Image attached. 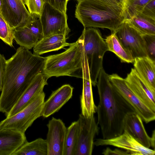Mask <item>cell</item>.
Here are the masks:
<instances>
[{
    "instance_id": "cell-4",
    "label": "cell",
    "mask_w": 155,
    "mask_h": 155,
    "mask_svg": "<svg viewBox=\"0 0 155 155\" xmlns=\"http://www.w3.org/2000/svg\"><path fill=\"white\" fill-rule=\"evenodd\" d=\"M69 47L61 53L45 57L42 73L47 79L64 76L82 78L83 48L81 36Z\"/></svg>"
},
{
    "instance_id": "cell-2",
    "label": "cell",
    "mask_w": 155,
    "mask_h": 155,
    "mask_svg": "<svg viewBox=\"0 0 155 155\" xmlns=\"http://www.w3.org/2000/svg\"><path fill=\"white\" fill-rule=\"evenodd\" d=\"M96 85L99 97L97 106V124L102 138H112L124 132L127 115L135 112L132 107L115 90L103 68L100 70Z\"/></svg>"
},
{
    "instance_id": "cell-17",
    "label": "cell",
    "mask_w": 155,
    "mask_h": 155,
    "mask_svg": "<svg viewBox=\"0 0 155 155\" xmlns=\"http://www.w3.org/2000/svg\"><path fill=\"white\" fill-rule=\"evenodd\" d=\"M73 89L66 84L53 91L44 102L41 116L47 118L58 111L71 98Z\"/></svg>"
},
{
    "instance_id": "cell-25",
    "label": "cell",
    "mask_w": 155,
    "mask_h": 155,
    "mask_svg": "<svg viewBox=\"0 0 155 155\" xmlns=\"http://www.w3.org/2000/svg\"><path fill=\"white\" fill-rule=\"evenodd\" d=\"M79 134L78 120L73 122L67 129L63 155H75Z\"/></svg>"
},
{
    "instance_id": "cell-36",
    "label": "cell",
    "mask_w": 155,
    "mask_h": 155,
    "mask_svg": "<svg viewBox=\"0 0 155 155\" xmlns=\"http://www.w3.org/2000/svg\"><path fill=\"white\" fill-rule=\"evenodd\" d=\"M155 130L152 132V135L150 137L151 147H152L154 150L155 148Z\"/></svg>"
},
{
    "instance_id": "cell-18",
    "label": "cell",
    "mask_w": 155,
    "mask_h": 155,
    "mask_svg": "<svg viewBox=\"0 0 155 155\" xmlns=\"http://www.w3.org/2000/svg\"><path fill=\"white\" fill-rule=\"evenodd\" d=\"M124 130L143 146L150 148V137L146 131L142 119L136 112L130 113L126 116L124 122Z\"/></svg>"
},
{
    "instance_id": "cell-21",
    "label": "cell",
    "mask_w": 155,
    "mask_h": 155,
    "mask_svg": "<svg viewBox=\"0 0 155 155\" xmlns=\"http://www.w3.org/2000/svg\"><path fill=\"white\" fill-rule=\"evenodd\" d=\"M134 68L151 87L155 89V61L148 56L134 58Z\"/></svg>"
},
{
    "instance_id": "cell-22",
    "label": "cell",
    "mask_w": 155,
    "mask_h": 155,
    "mask_svg": "<svg viewBox=\"0 0 155 155\" xmlns=\"http://www.w3.org/2000/svg\"><path fill=\"white\" fill-rule=\"evenodd\" d=\"M125 22L142 35H155V19L141 12Z\"/></svg>"
},
{
    "instance_id": "cell-3",
    "label": "cell",
    "mask_w": 155,
    "mask_h": 155,
    "mask_svg": "<svg viewBox=\"0 0 155 155\" xmlns=\"http://www.w3.org/2000/svg\"><path fill=\"white\" fill-rule=\"evenodd\" d=\"M125 0H81L76 6L75 17L84 28H107L114 32L125 21Z\"/></svg>"
},
{
    "instance_id": "cell-32",
    "label": "cell",
    "mask_w": 155,
    "mask_h": 155,
    "mask_svg": "<svg viewBox=\"0 0 155 155\" xmlns=\"http://www.w3.org/2000/svg\"><path fill=\"white\" fill-rule=\"evenodd\" d=\"M62 12L66 13L67 4L68 0H42Z\"/></svg>"
},
{
    "instance_id": "cell-37",
    "label": "cell",
    "mask_w": 155,
    "mask_h": 155,
    "mask_svg": "<svg viewBox=\"0 0 155 155\" xmlns=\"http://www.w3.org/2000/svg\"><path fill=\"white\" fill-rule=\"evenodd\" d=\"M22 1H23V3H24V4H25V1L26 0H22Z\"/></svg>"
},
{
    "instance_id": "cell-10",
    "label": "cell",
    "mask_w": 155,
    "mask_h": 155,
    "mask_svg": "<svg viewBox=\"0 0 155 155\" xmlns=\"http://www.w3.org/2000/svg\"><path fill=\"white\" fill-rule=\"evenodd\" d=\"M123 46L134 58L147 57L142 35L124 22L114 32Z\"/></svg>"
},
{
    "instance_id": "cell-31",
    "label": "cell",
    "mask_w": 155,
    "mask_h": 155,
    "mask_svg": "<svg viewBox=\"0 0 155 155\" xmlns=\"http://www.w3.org/2000/svg\"><path fill=\"white\" fill-rule=\"evenodd\" d=\"M147 56L155 61V35H142Z\"/></svg>"
},
{
    "instance_id": "cell-24",
    "label": "cell",
    "mask_w": 155,
    "mask_h": 155,
    "mask_svg": "<svg viewBox=\"0 0 155 155\" xmlns=\"http://www.w3.org/2000/svg\"><path fill=\"white\" fill-rule=\"evenodd\" d=\"M105 41L108 51L114 53L121 62L128 63H134V58L123 46L114 32H112L110 35L107 36Z\"/></svg>"
},
{
    "instance_id": "cell-16",
    "label": "cell",
    "mask_w": 155,
    "mask_h": 155,
    "mask_svg": "<svg viewBox=\"0 0 155 155\" xmlns=\"http://www.w3.org/2000/svg\"><path fill=\"white\" fill-rule=\"evenodd\" d=\"M131 88L147 105L155 112V89L151 87L132 68L125 78Z\"/></svg>"
},
{
    "instance_id": "cell-33",
    "label": "cell",
    "mask_w": 155,
    "mask_h": 155,
    "mask_svg": "<svg viewBox=\"0 0 155 155\" xmlns=\"http://www.w3.org/2000/svg\"><path fill=\"white\" fill-rule=\"evenodd\" d=\"M141 13L155 19V0H150L145 5Z\"/></svg>"
},
{
    "instance_id": "cell-8",
    "label": "cell",
    "mask_w": 155,
    "mask_h": 155,
    "mask_svg": "<svg viewBox=\"0 0 155 155\" xmlns=\"http://www.w3.org/2000/svg\"><path fill=\"white\" fill-rule=\"evenodd\" d=\"M39 18L42 25L44 37L58 34L67 36L71 31L67 23V14L47 3H44Z\"/></svg>"
},
{
    "instance_id": "cell-13",
    "label": "cell",
    "mask_w": 155,
    "mask_h": 155,
    "mask_svg": "<svg viewBox=\"0 0 155 155\" xmlns=\"http://www.w3.org/2000/svg\"><path fill=\"white\" fill-rule=\"evenodd\" d=\"M48 155H63L67 128L60 119L53 117L47 124Z\"/></svg>"
},
{
    "instance_id": "cell-7",
    "label": "cell",
    "mask_w": 155,
    "mask_h": 155,
    "mask_svg": "<svg viewBox=\"0 0 155 155\" xmlns=\"http://www.w3.org/2000/svg\"><path fill=\"white\" fill-rule=\"evenodd\" d=\"M109 79L114 88L132 107L143 121L147 124L155 120V112L131 88L125 78L113 74L109 75Z\"/></svg>"
},
{
    "instance_id": "cell-29",
    "label": "cell",
    "mask_w": 155,
    "mask_h": 155,
    "mask_svg": "<svg viewBox=\"0 0 155 155\" xmlns=\"http://www.w3.org/2000/svg\"><path fill=\"white\" fill-rule=\"evenodd\" d=\"M25 27L38 41L44 38L43 28L39 18L34 17L33 20Z\"/></svg>"
},
{
    "instance_id": "cell-35",
    "label": "cell",
    "mask_w": 155,
    "mask_h": 155,
    "mask_svg": "<svg viewBox=\"0 0 155 155\" xmlns=\"http://www.w3.org/2000/svg\"><path fill=\"white\" fill-rule=\"evenodd\" d=\"M102 154L104 155H128L129 152L124 151L118 149L116 148L112 150L109 147H107L104 150Z\"/></svg>"
},
{
    "instance_id": "cell-28",
    "label": "cell",
    "mask_w": 155,
    "mask_h": 155,
    "mask_svg": "<svg viewBox=\"0 0 155 155\" xmlns=\"http://www.w3.org/2000/svg\"><path fill=\"white\" fill-rule=\"evenodd\" d=\"M14 29L4 19L0 10V39L11 47H13Z\"/></svg>"
},
{
    "instance_id": "cell-14",
    "label": "cell",
    "mask_w": 155,
    "mask_h": 155,
    "mask_svg": "<svg viewBox=\"0 0 155 155\" xmlns=\"http://www.w3.org/2000/svg\"><path fill=\"white\" fill-rule=\"evenodd\" d=\"M83 88L80 97L81 114L90 117L96 113L97 106L93 98L92 84L86 58L83 56L82 60Z\"/></svg>"
},
{
    "instance_id": "cell-38",
    "label": "cell",
    "mask_w": 155,
    "mask_h": 155,
    "mask_svg": "<svg viewBox=\"0 0 155 155\" xmlns=\"http://www.w3.org/2000/svg\"><path fill=\"white\" fill-rule=\"evenodd\" d=\"M77 0L78 1H78H80V0Z\"/></svg>"
},
{
    "instance_id": "cell-20",
    "label": "cell",
    "mask_w": 155,
    "mask_h": 155,
    "mask_svg": "<svg viewBox=\"0 0 155 155\" xmlns=\"http://www.w3.org/2000/svg\"><path fill=\"white\" fill-rule=\"evenodd\" d=\"M66 36L61 34H55L44 37L39 40L34 46V55H40L53 51H58L71 44L66 41Z\"/></svg>"
},
{
    "instance_id": "cell-11",
    "label": "cell",
    "mask_w": 155,
    "mask_h": 155,
    "mask_svg": "<svg viewBox=\"0 0 155 155\" xmlns=\"http://www.w3.org/2000/svg\"><path fill=\"white\" fill-rule=\"evenodd\" d=\"M79 123L78 140L75 155H91L95 136L99 133V127L94 115L90 117L81 114L78 120Z\"/></svg>"
},
{
    "instance_id": "cell-15",
    "label": "cell",
    "mask_w": 155,
    "mask_h": 155,
    "mask_svg": "<svg viewBox=\"0 0 155 155\" xmlns=\"http://www.w3.org/2000/svg\"><path fill=\"white\" fill-rule=\"evenodd\" d=\"M47 80L42 73L37 74L6 117L14 115L30 104L39 94L43 91L44 87L48 84Z\"/></svg>"
},
{
    "instance_id": "cell-1",
    "label": "cell",
    "mask_w": 155,
    "mask_h": 155,
    "mask_svg": "<svg viewBox=\"0 0 155 155\" xmlns=\"http://www.w3.org/2000/svg\"><path fill=\"white\" fill-rule=\"evenodd\" d=\"M45 61V57L21 46L6 60L0 96V112L6 117L36 76L42 72Z\"/></svg>"
},
{
    "instance_id": "cell-23",
    "label": "cell",
    "mask_w": 155,
    "mask_h": 155,
    "mask_svg": "<svg viewBox=\"0 0 155 155\" xmlns=\"http://www.w3.org/2000/svg\"><path fill=\"white\" fill-rule=\"evenodd\" d=\"M48 152L46 140L39 138L31 142L27 141L12 155H48Z\"/></svg>"
},
{
    "instance_id": "cell-27",
    "label": "cell",
    "mask_w": 155,
    "mask_h": 155,
    "mask_svg": "<svg viewBox=\"0 0 155 155\" xmlns=\"http://www.w3.org/2000/svg\"><path fill=\"white\" fill-rule=\"evenodd\" d=\"M150 0H125L123 12L125 21L141 12Z\"/></svg>"
},
{
    "instance_id": "cell-26",
    "label": "cell",
    "mask_w": 155,
    "mask_h": 155,
    "mask_svg": "<svg viewBox=\"0 0 155 155\" xmlns=\"http://www.w3.org/2000/svg\"><path fill=\"white\" fill-rule=\"evenodd\" d=\"M14 39L20 46L28 50L33 48L39 41L26 27L15 29Z\"/></svg>"
},
{
    "instance_id": "cell-6",
    "label": "cell",
    "mask_w": 155,
    "mask_h": 155,
    "mask_svg": "<svg viewBox=\"0 0 155 155\" xmlns=\"http://www.w3.org/2000/svg\"><path fill=\"white\" fill-rule=\"evenodd\" d=\"M45 94H39L28 105L14 115L0 122V130H9L25 134L33 122L41 117Z\"/></svg>"
},
{
    "instance_id": "cell-5",
    "label": "cell",
    "mask_w": 155,
    "mask_h": 155,
    "mask_svg": "<svg viewBox=\"0 0 155 155\" xmlns=\"http://www.w3.org/2000/svg\"><path fill=\"white\" fill-rule=\"evenodd\" d=\"M83 53L88 64L92 85H96L103 60L108 49L100 31L95 28H84L81 35Z\"/></svg>"
},
{
    "instance_id": "cell-34",
    "label": "cell",
    "mask_w": 155,
    "mask_h": 155,
    "mask_svg": "<svg viewBox=\"0 0 155 155\" xmlns=\"http://www.w3.org/2000/svg\"><path fill=\"white\" fill-rule=\"evenodd\" d=\"M6 60L3 55L0 53V91H2Z\"/></svg>"
},
{
    "instance_id": "cell-19",
    "label": "cell",
    "mask_w": 155,
    "mask_h": 155,
    "mask_svg": "<svg viewBox=\"0 0 155 155\" xmlns=\"http://www.w3.org/2000/svg\"><path fill=\"white\" fill-rule=\"evenodd\" d=\"M27 141L25 134L9 130H0V155H12Z\"/></svg>"
},
{
    "instance_id": "cell-9",
    "label": "cell",
    "mask_w": 155,
    "mask_h": 155,
    "mask_svg": "<svg viewBox=\"0 0 155 155\" xmlns=\"http://www.w3.org/2000/svg\"><path fill=\"white\" fill-rule=\"evenodd\" d=\"M1 12L14 29L26 26L34 19L22 0H1Z\"/></svg>"
},
{
    "instance_id": "cell-30",
    "label": "cell",
    "mask_w": 155,
    "mask_h": 155,
    "mask_svg": "<svg viewBox=\"0 0 155 155\" xmlns=\"http://www.w3.org/2000/svg\"><path fill=\"white\" fill-rule=\"evenodd\" d=\"M44 4L42 0H26L25 4L30 13L38 18L41 15Z\"/></svg>"
},
{
    "instance_id": "cell-12",
    "label": "cell",
    "mask_w": 155,
    "mask_h": 155,
    "mask_svg": "<svg viewBox=\"0 0 155 155\" xmlns=\"http://www.w3.org/2000/svg\"><path fill=\"white\" fill-rule=\"evenodd\" d=\"M96 146L110 145L123 149L131 155H154V150L142 145L126 130L120 135L107 139L98 138L94 141Z\"/></svg>"
}]
</instances>
